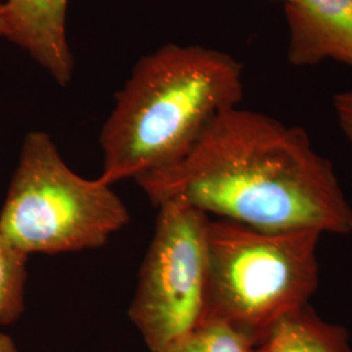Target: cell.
Segmentation results:
<instances>
[{"instance_id": "obj_1", "label": "cell", "mask_w": 352, "mask_h": 352, "mask_svg": "<svg viewBox=\"0 0 352 352\" xmlns=\"http://www.w3.org/2000/svg\"><path fill=\"white\" fill-rule=\"evenodd\" d=\"M136 182L155 206L177 197L265 231L352 232L351 204L305 129L251 110L221 113L183 161Z\"/></svg>"}, {"instance_id": "obj_2", "label": "cell", "mask_w": 352, "mask_h": 352, "mask_svg": "<svg viewBox=\"0 0 352 352\" xmlns=\"http://www.w3.org/2000/svg\"><path fill=\"white\" fill-rule=\"evenodd\" d=\"M243 94V65L226 52L170 43L142 56L102 126L101 177L113 186L179 164Z\"/></svg>"}, {"instance_id": "obj_3", "label": "cell", "mask_w": 352, "mask_h": 352, "mask_svg": "<svg viewBox=\"0 0 352 352\" xmlns=\"http://www.w3.org/2000/svg\"><path fill=\"white\" fill-rule=\"evenodd\" d=\"M321 236L210 218L204 320L222 321L260 344L282 320L309 305L318 287Z\"/></svg>"}, {"instance_id": "obj_4", "label": "cell", "mask_w": 352, "mask_h": 352, "mask_svg": "<svg viewBox=\"0 0 352 352\" xmlns=\"http://www.w3.org/2000/svg\"><path fill=\"white\" fill-rule=\"evenodd\" d=\"M128 223L110 183L77 175L46 132L26 135L0 209V235L13 247L28 256L100 248Z\"/></svg>"}, {"instance_id": "obj_5", "label": "cell", "mask_w": 352, "mask_h": 352, "mask_svg": "<svg viewBox=\"0 0 352 352\" xmlns=\"http://www.w3.org/2000/svg\"><path fill=\"white\" fill-rule=\"evenodd\" d=\"M128 315L151 352L204 320L210 217L182 199L160 206Z\"/></svg>"}, {"instance_id": "obj_6", "label": "cell", "mask_w": 352, "mask_h": 352, "mask_svg": "<svg viewBox=\"0 0 352 352\" xmlns=\"http://www.w3.org/2000/svg\"><path fill=\"white\" fill-rule=\"evenodd\" d=\"M283 8L292 67L333 60L352 68V0H292Z\"/></svg>"}, {"instance_id": "obj_7", "label": "cell", "mask_w": 352, "mask_h": 352, "mask_svg": "<svg viewBox=\"0 0 352 352\" xmlns=\"http://www.w3.org/2000/svg\"><path fill=\"white\" fill-rule=\"evenodd\" d=\"M6 39L19 46L62 87L71 82L75 59L67 37L68 0H3Z\"/></svg>"}, {"instance_id": "obj_8", "label": "cell", "mask_w": 352, "mask_h": 352, "mask_svg": "<svg viewBox=\"0 0 352 352\" xmlns=\"http://www.w3.org/2000/svg\"><path fill=\"white\" fill-rule=\"evenodd\" d=\"M260 352H352L344 327L327 322L308 305L282 320Z\"/></svg>"}, {"instance_id": "obj_9", "label": "cell", "mask_w": 352, "mask_h": 352, "mask_svg": "<svg viewBox=\"0 0 352 352\" xmlns=\"http://www.w3.org/2000/svg\"><path fill=\"white\" fill-rule=\"evenodd\" d=\"M28 258L0 235V325H10L25 311Z\"/></svg>"}, {"instance_id": "obj_10", "label": "cell", "mask_w": 352, "mask_h": 352, "mask_svg": "<svg viewBox=\"0 0 352 352\" xmlns=\"http://www.w3.org/2000/svg\"><path fill=\"white\" fill-rule=\"evenodd\" d=\"M157 352H260V344L222 321L206 318Z\"/></svg>"}, {"instance_id": "obj_11", "label": "cell", "mask_w": 352, "mask_h": 352, "mask_svg": "<svg viewBox=\"0 0 352 352\" xmlns=\"http://www.w3.org/2000/svg\"><path fill=\"white\" fill-rule=\"evenodd\" d=\"M333 109L340 131L352 144V89L340 91L333 98Z\"/></svg>"}, {"instance_id": "obj_12", "label": "cell", "mask_w": 352, "mask_h": 352, "mask_svg": "<svg viewBox=\"0 0 352 352\" xmlns=\"http://www.w3.org/2000/svg\"><path fill=\"white\" fill-rule=\"evenodd\" d=\"M0 352H20L12 338L0 333Z\"/></svg>"}, {"instance_id": "obj_13", "label": "cell", "mask_w": 352, "mask_h": 352, "mask_svg": "<svg viewBox=\"0 0 352 352\" xmlns=\"http://www.w3.org/2000/svg\"><path fill=\"white\" fill-rule=\"evenodd\" d=\"M6 32H7L6 8H4V3L0 0V38H6Z\"/></svg>"}, {"instance_id": "obj_14", "label": "cell", "mask_w": 352, "mask_h": 352, "mask_svg": "<svg viewBox=\"0 0 352 352\" xmlns=\"http://www.w3.org/2000/svg\"><path fill=\"white\" fill-rule=\"evenodd\" d=\"M278 1H282L283 4H286V3H289V1H292V0H278Z\"/></svg>"}]
</instances>
